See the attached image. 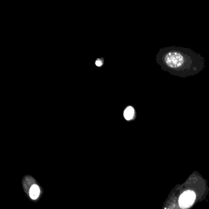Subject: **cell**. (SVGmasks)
Returning a JSON list of instances; mask_svg holds the SVG:
<instances>
[{
	"label": "cell",
	"instance_id": "obj_1",
	"mask_svg": "<svg viewBox=\"0 0 209 209\" xmlns=\"http://www.w3.org/2000/svg\"><path fill=\"white\" fill-rule=\"evenodd\" d=\"M164 61L166 64L172 68L179 67L182 65L184 61L183 56L176 51H172L168 53L164 57Z\"/></svg>",
	"mask_w": 209,
	"mask_h": 209
},
{
	"label": "cell",
	"instance_id": "obj_2",
	"mask_svg": "<svg viewBox=\"0 0 209 209\" xmlns=\"http://www.w3.org/2000/svg\"><path fill=\"white\" fill-rule=\"evenodd\" d=\"M196 195L192 191H186L179 198V205L183 208H186L192 205L195 200Z\"/></svg>",
	"mask_w": 209,
	"mask_h": 209
},
{
	"label": "cell",
	"instance_id": "obj_3",
	"mask_svg": "<svg viewBox=\"0 0 209 209\" xmlns=\"http://www.w3.org/2000/svg\"><path fill=\"white\" fill-rule=\"evenodd\" d=\"M40 188L38 185L34 184L31 186V187L30 188L29 190V195L31 199L35 200L38 199V198L40 195Z\"/></svg>",
	"mask_w": 209,
	"mask_h": 209
},
{
	"label": "cell",
	"instance_id": "obj_4",
	"mask_svg": "<svg viewBox=\"0 0 209 209\" xmlns=\"http://www.w3.org/2000/svg\"><path fill=\"white\" fill-rule=\"evenodd\" d=\"M134 115V110L132 107L127 108L124 112V117L126 120H131Z\"/></svg>",
	"mask_w": 209,
	"mask_h": 209
},
{
	"label": "cell",
	"instance_id": "obj_5",
	"mask_svg": "<svg viewBox=\"0 0 209 209\" xmlns=\"http://www.w3.org/2000/svg\"><path fill=\"white\" fill-rule=\"evenodd\" d=\"M102 64V62L100 60H98L96 61V65L98 66H101Z\"/></svg>",
	"mask_w": 209,
	"mask_h": 209
}]
</instances>
